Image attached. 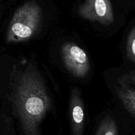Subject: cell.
<instances>
[{
	"label": "cell",
	"instance_id": "cell-1",
	"mask_svg": "<svg viewBox=\"0 0 135 135\" xmlns=\"http://www.w3.org/2000/svg\"><path fill=\"white\" fill-rule=\"evenodd\" d=\"M11 100L21 135H44L41 125L51 109L45 81L34 66L13 72Z\"/></svg>",
	"mask_w": 135,
	"mask_h": 135
},
{
	"label": "cell",
	"instance_id": "cell-2",
	"mask_svg": "<svg viewBox=\"0 0 135 135\" xmlns=\"http://www.w3.org/2000/svg\"><path fill=\"white\" fill-rule=\"evenodd\" d=\"M42 20V9L38 3L33 1L24 3L12 17L7 32V42L18 43L31 39L40 27Z\"/></svg>",
	"mask_w": 135,
	"mask_h": 135
},
{
	"label": "cell",
	"instance_id": "cell-3",
	"mask_svg": "<svg viewBox=\"0 0 135 135\" xmlns=\"http://www.w3.org/2000/svg\"><path fill=\"white\" fill-rule=\"evenodd\" d=\"M61 56L69 72L75 77H86L90 71L89 57L83 49L76 44L67 42L61 47Z\"/></svg>",
	"mask_w": 135,
	"mask_h": 135
},
{
	"label": "cell",
	"instance_id": "cell-4",
	"mask_svg": "<svg viewBox=\"0 0 135 135\" xmlns=\"http://www.w3.org/2000/svg\"><path fill=\"white\" fill-rule=\"evenodd\" d=\"M79 15L84 19L108 26L114 21L110 0H86L79 8Z\"/></svg>",
	"mask_w": 135,
	"mask_h": 135
},
{
	"label": "cell",
	"instance_id": "cell-5",
	"mask_svg": "<svg viewBox=\"0 0 135 135\" xmlns=\"http://www.w3.org/2000/svg\"><path fill=\"white\" fill-rule=\"evenodd\" d=\"M70 125L71 135H84L85 128V112L80 90L72 89L69 105Z\"/></svg>",
	"mask_w": 135,
	"mask_h": 135
},
{
	"label": "cell",
	"instance_id": "cell-6",
	"mask_svg": "<svg viewBox=\"0 0 135 135\" xmlns=\"http://www.w3.org/2000/svg\"><path fill=\"white\" fill-rule=\"evenodd\" d=\"M115 92L124 107L135 117V90L119 79L115 87Z\"/></svg>",
	"mask_w": 135,
	"mask_h": 135
},
{
	"label": "cell",
	"instance_id": "cell-7",
	"mask_svg": "<svg viewBox=\"0 0 135 135\" xmlns=\"http://www.w3.org/2000/svg\"><path fill=\"white\" fill-rule=\"evenodd\" d=\"M93 135H119V127L113 117L107 115L98 124Z\"/></svg>",
	"mask_w": 135,
	"mask_h": 135
},
{
	"label": "cell",
	"instance_id": "cell-8",
	"mask_svg": "<svg viewBox=\"0 0 135 135\" xmlns=\"http://www.w3.org/2000/svg\"><path fill=\"white\" fill-rule=\"evenodd\" d=\"M126 50L127 57L129 60L135 63V26L128 36Z\"/></svg>",
	"mask_w": 135,
	"mask_h": 135
},
{
	"label": "cell",
	"instance_id": "cell-9",
	"mask_svg": "<svg viewBox=\"0 0 135 135\" xmlns=\"http://www.w3.org/2000/svg\"><path fill=\"white\" fill-rule=\"evenodd\" d=\"M10 123L9 120L5 121L3 127L0 131V135H17L14 127Z\"/></svg>",
	"mask_w": 135,
	"mask_h": 135
},
{
	"label": "cell",
	"instance_id": "cell-10",
	"mask_svg": "<svg viewBox=\"0 0 135 135\" xmlns=\"http://www.w3.org/2000/svg\"><path fill=\"white\" fill-rule=\"evenodd\" d=\"M120 79L128 84H135V71H131L129 73L125 74Z\"/></svg>",
	"mask_w": 135,
	"mask_h": 135
}]
</instances>
